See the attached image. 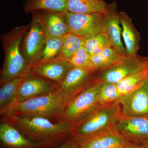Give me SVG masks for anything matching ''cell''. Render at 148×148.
<instances>
[{"mask_svg": "<svg viewBox=\"0 0 148 148\" xmlns=\"http://www.w3.org/2000/svg\"><path fill=\"white\" fill-rule=\"evenodd\" d=\"M115 129L129 143L139 146L148 143V117L121 116Z\"/></svg>", "mask_w": 148, "mask_h": 148, "instance_id": "10", "label": "cell"}, {"mask_svg": "<svg viewBox=\"0 0 148 148\" xmlns=\"http://www.w3.org/2000/svg\"><path fill=\"white\" fill-rule=\"evenodd\" d=\"M58 89V85L30 72L24 77L16 92V102L47 95Z\"/></svg>", "mask_w": 148, "mask_h": 148, "instance_id": "12", "label": "cell"}, {"mask_svg": "<svg viewBox=\"0 0 148 148\" xmlns=\"http://www.w3.org/2000/svg\"><path fill=\"white\" fill-rule=\"evenodd\" d=\"M25 76L14 78L1 86L0 113L1 116L5 114L13 104L16 103L17 90Z\"/></svg>", "mask_w": 148, "mask_h": 148, "instance_id": "20", "label": "cell"}, {"mask_svg": "<svg viewBox=\"0 0 148 148\" xmlns=\"http://www.w3.org/2000/svg\"><path fill=\"white\" fill-rule=\"evenodd\" d=\"M58 148H80V145L75 140H69Z\"/></svg>", "mask_w": 148, "mask_h": 148, "instance_id": "29", "label": "cell"}, {"mask_svg": "<svg viewBox=\"0 0 148 148\" xmlns=\"http://www.w3.org/2000/svg\"><path fill=\"white\" fill-rule=\"evenodd\" d=\"M119 98L116 84L102 82L98 95V102L100 106L117 101Z\"/></svg>", "mask_w": 148, "mask_h": 148, "instance_id": "27", "label": "cell"}, {"mask_svg": "<svg viewBox=\"0 0 148 148\" xmlns=\"http://www.w3.org/2000/svg\"><path fill=\"white\" fill-rule=\"evenodd\" d=\"M73 66L60 54L50 60L37 64L31 70L32 73L59 85Z\"/></svg>", "mask_w": 148, "mask_h": 148, "instance_id": "13", "label": "cell"}, {"mask_svg": "<svg viewBox=\"0 0 148 148\" xmlns=\"http://www.w3.org/2000/svg\"><path fill=\"white\" fill-rule=\"evenodd\" d=\"M3 119L25 134L33 138L49 139L72 134L75 124L65 121L57 122L43 117L19 116L12 113L2 116Z\"/></svg>", "mask_w": 148, "mask_h": 148, "instance_id": "3", "label": "cell"}, {"mask_svg": "<svg viewBox=\"0 0 148 148\" xmlns=\"http://www.w3.org/2000/svg\"><path fill=\"white\" fill-rule=\"evenodd\" d=\"M111 45L108 38L104 32L86 40L84 47L90 56L98 54L106 48Z\"/></svg>", "mask_w": 148, "mask_h": 148, "instance_id": "26", "label": "cell"}, {"mask_svg": "<svg viewBox=\"0 0 148 148\" xmlns=\"http://www.w3.org/2000/svg\"><path fill=\"white\" fill-rule=\"evenodd\" d=\"M145 66V68H146V69H147V76H146V80H147V82L148 83V66Z\"/></svg>", "mask_w": 148, "mask_h": 148, "instance_id": "33", "label": "cell"}, {"mask_svg": "<svg viewBox=\"0 0 148 148\" xmlns=\"http://www.w3.org/2000/svg\"><path fill=\"white\" fill-rule=\"evenodd\" d=\"M121 25L122 27V36L124 40L127 55H138L140 48V35L132 23V19L124 12H120Z\"/></svg>", "mask_w": 148, "mask_h": 148, "instance_id": "16", "label": "cell"}, {"mask_svg": "<svg viewBox=\"0 0 148 148\" xmlns=\"http://www.w3.org/2000/svg\"><path fill=\"white\" fill-rule=\"evenodd\" d=\"M97 73L73 67L63 82L58 85V90L69 102L95 80Z\"/></svg>", "mask_w": 148, "mask_h": 148, "instance_id": "11", "label": "cell"}, {"mask_svg": "<svg viewBox=\"0 0 148 148\" xmlns=\"http://www.w3.org/2000/svg\"><path fill=\"white\" fill-rule=\"evenodd\" d=\"M46 35L47 38H62L70 33L64 13L49 10L33 12Z\"/></svg>", "mask_w": 148, "mask_h": 148, "instance_id": "14", "label": "cell"}, {"mask_svg": "<svg viewBox=\"0 0 148 148\" xmlns=\"http://www.w3.org/2000/svg\"><path fill=\"white\" fill-rule=\"evenodd\" d=\"M147 70L145 67L140 71L128 76L116 84L120 97L129 93L146 80Z\"/></svg>", "mask_w": 148, "mask_h": 148, "instance_id": "23", "label": "cell"}, {"mask_svg": "<svg viewBox=\"0 0 148 148\" xmlns=\"http://www.w3.org/2000/svg\"><path fill=\"white\" fill-rule=\"evenodd\" d=\"M68 60L74 67L96 72L91 63L90 55L84 46L77 51Z\"/></svg>", "mask_w": 148, "mask_h": 148, "instance_id": "28", "label": "cell"}, {"mask_svg": "<svg viewBox=\"0 0 148 148\" xmlns=\"http://www.w3.org/2000/svg\"><path fill=\"white\" fill-rule=\"evenodd\" d=\"M29 27L21 44V53L29 66L33 68L39 61L47 38L36 17L32 13Z\"/></svg>", "mask_w": 148, "mask_h": 148, "instance_id": "7", "label": "cell"}, {"mask_svg": "<svg viewBox=\"0 0 148 148\" xmlns=\"http://www.w3.org/2000/svg\"><path fill=\"white\" fill-rule=\"evenodd\" d=\"M120 25V15L117 10V3L115 1L108 3L104 33L108 36L111 46L123 55H127L125 47L121 40L122 29Z\"/></svg>", "mask_w": 148, "mask_h": 148, "instance_id": "15", "label": "cell"}, {"mask_svg": "<svg viewBox=\"0 0 148 148\" xmlns=\"http://www.w3.org/2000/svg\"><path fill=\"white\" fill-rule=\"evenodd\" d=\"M64 14L71 33L85 40L104 32L106 13Z\"/></svg>", "mask_w": 148, "mask_h": 148, "instance_id": "6", "label": "cell"}, {"mask_svg": "<svg viewBox=\"0 0 148 148\" xmlns=\"http://www.w3.org/2000/svg\"><path fill=\"white\" fill-rule=\"evenodd\" d=\"M130 143L116 130L103 133L88 140L80 148H119L126 147Z\"/></svg>", "mask_w": 148, "mask_h": 148, "instance_id": "18", "label": "cell"}, {"mask_svg": "<svg viewBox=\"0 0 148 148\" xmlns=\"http://www.w3.org/2000/svg\"><path fill=\"white\" fill-rule=\"evenodd\" d=\"M121 116V110L117 101L101 106L75 124L73 139L80 146L96 136L115 130Z\"/></svg>", "mask_w": 148, "mask_h": 148, "instance_id": "2", "label": "cell"}, {"mask_svg": "<svg viewBox=\"0 0 148 148\" xmlns=\"http://www.w3.org/2000/svg\"><path fill=\"white\" fill-rule=\"evenodd\" d=\"M121 116L148 117V83L145 81L139 87L117 101Z\"/></svg>", "mask_w": 148, "mask_h": 148, "instance_id": "8", "label": "cell"}, {"mask_svg": "<svg viewBox=\"0 0 148 148\" xmlns=\"http://www.w3.org/2000/svg\"><path fill=\"white\" fill-rule=\"evenodd\" d=\"M68 0H27L23 5L24 12L49 10L65 13L68 11Z\"/></svg>", "mask_w": 148, "mask_h": 148, "instance_id": "22", "label": "cell"}, {"mask_svg": "<svg viewBox=\"0 0 148 148\" xmlns=\"http://www.w3.org/2000/svg\"><path fill=\"white\" fill-rule=\"evenodd\" d=\"M144 67V57L138 55H127L116 65L97 72L96 79L102 82L116 84Z\"/></svg>", "mask_w": 148, "mask_h": 148, "instance_id": "9", "label": "cell"}, {"mask_svg": "<svg viewBox=\"0 0 148 148\" xmlns=\"http://www.w3.org/2000/svg\"><path fill=\"white\" fill-rule=\"evenodd\" d=\"M62 39V47L60 54L67 60L84 46L86 41L84 39L71 32L63 36Z\"/></svg>", "mask_w": 148, "mask_h": 148, "instance_id": "24", "label": "cell"}, {"mask_svg": "<svg viewBox=\"0 0 148 148\" xmlns=\"http://www.w3.org/2000/svg\"><path fill=\"white\" fill-rule=\"evenodd\" d=\"M125 56L110 45L98 54L90 56V60L96 71L99 72L118 64Z\"/></svg>", "mask_w": 148, "mask_h": 148, "instance_id": "19", "label": "cell"}, {"mask_svg": "<svg viewBox=\"0 0 148 148\" xmlns=\"http://www.w3.org/2000/svg\"><path fill=\"white\" fill-rule=\"evenodd\" d=\"M144 64L145 66H148V56L144 57Z\"/></svg>", "mask_w": 148, "mask_h": 148, "instance_id": "31", "label": "cell"}, {"mask_svg": "<svg viewBox=\"0 0 148 148\" xmlns=\"http://www.w3.org/2000/svg\"><path fill=\"white\" fill-rule=\"evenodd\" d=\"M0 139L4 145L10 148H32L34 146L17 128L3 119L0 123Z\"/></svg>", "mask_w": 148, "mask_h": 148, "instance_id": "17", "label": "cell"}, {"mask_svg": "<svg viewBox=\"0 0 148 148\" xmlns=\"http://www.w3.org/2000/svg\"><path fill=\"white\" fill-rule=\"evenodd\" d=\"M102 83V82L95 79L70 100L66 104L61 120L76 124L101 107L98 102V95Z\"/></svg>", "mask_w": 148, "mask_h": 148, "instance_id": "5", "label": "cell"}, {"mask_svg": "<svg viewBox=\"0 0 148 148\" xmlns=\"http://www.w3.org/2000/svg\"><path fill=\"white\" fill-rule=\"evenodd\" d=\"M62 47V38H47L39 61L36 65L50 61L57 57L61 53Z\"/></svg>", "mask_w": 148, "mask_h": 148, "instance_id": "25", "label": "cell"}, {"mask_svg": "<svg viewBox=\"0 0 148 148\" xmlns=\"http://www.w3.org/2000/svg\"><path fill=\"white\" fill-rule=\"evenodd\" d=\"M139 148H148V143L139 146Z\"/></svg>", "mask_w": 148, "mask_h": 148, "instance_id": "32", "label": "cell"}, {"mask_svg": "<svg viewBox=\"0 0 148 148\" xmlns=\"http://www.w3.org/2000/svg\"><path fill=\"white\" fill-rule=\"evenodd\" d=\"M108 6L104 0H68L67 8L74 13H106Z\"/></svg>", "mask_w": 148, "mask_h": 148, "instance_id": "21", "label": "cell"}, {"mask_svg": "<svg viewBox=\"0 0 148 148\" xmlns=\"http://www.w3.org/2000/svg\"><path fill=\"white\" fill-rule=\"evenodd\" d=\"M29 27V24L17 26L0 36L4 53V61L1 73L0 85L18 77H24L31 71L21 53L22 39Z\"/></svg>", "mask_w": 148, "mask_h": 148, "instance_id": "1", "label": "cell"}, {"mask_svg": "<svg viewBox=\"0 0 148 148\" xmlns=\"http://www.w3.org/2000/svg\"><path fill=\"white\" fill-rule=\"evenodd\" d=\"M125 148H139V145L130 143L126 146Z\"/></svg>", "mask_w": 148, "mask_h": 148, "instance_id": "30", "label": "cell"}, {"mask_svg": "<svg viewBox=\"0 0 148 148\" xmlns=\"http://www.w3.org/2000/svg\"><path fill=\"white\" fill-rule=\"evenodd\" d=\"M68 102L63 93L58 89L47 95L16 102L4 114L12 113L19 116L43 117L61 121Z\"/></svg>", "mask_w": 148, "mask_h": 148, "instance_id": "4", "label": "cell"}, {"mask_svg": "<svg viewBox=\"0 0 148 148\" xmlns=\"http://www.w3.org/2000/svg\"><path fill=\"white\" fill-rule=\"evenodd\" d=\"M126 147H123L119 148H126Z\"/></svg>", "mask_w": 148, "mask_h": 148, "instance_id": "34", "label": "cell"}]
</instances>
